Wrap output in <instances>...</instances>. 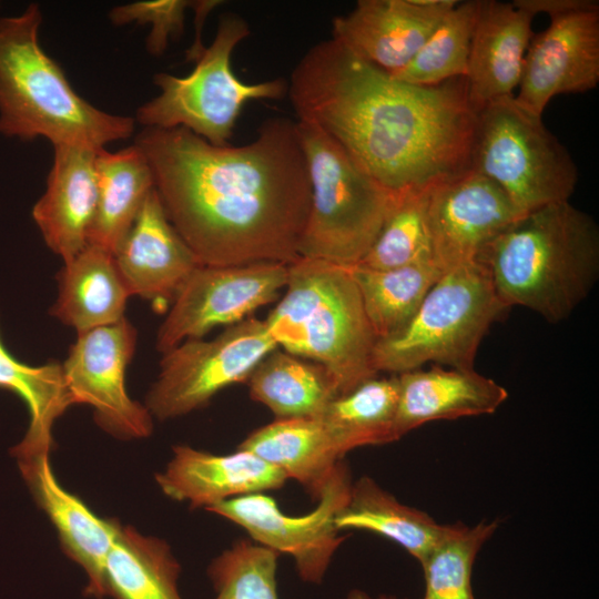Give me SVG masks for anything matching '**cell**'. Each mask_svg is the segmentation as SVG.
I'll return each instance as SVG.
<instances>
[{
	"label": "cell",
	"mask_w": 599,
	"mask_h": 599,
	"mask_svg": "<svg viewBox=\"0 0 599 599\" xmlns=\"http://www.w3.org/2000/svg\"><path fill=\"white\" fill-rule=\"evenodd\" d=\"M515 2L534 17L538 13H545L549 18L598 3L595 0H515Z\"/></svg>",
	"instance_id": "obj_37"
},
{
	"label": "cell",
	"mask_w": 599,
	"mask_h": 599,
	"mask_svg": "<svg viewBox=\"0 0 599 599\" xmlns=\"http://www.w3.org/2000/svg\"><path fill=\"white\" fill-rule=\"evenodd\" d=\"M527 48L515 100L541 115L552 98L599 83V2L549 18Z\"/></svg>",
	"instance_id": "obj_15"
},
{
	"label": "cell",
	"mask_w": 599,
	"mask_h": 599,
	"mask_svg": "<svg viewBox=\"0 0 599 599\" xmlns=\"http://www.w3.org/2000/svg\"><path fill=\"white\" fill-rule=\"evenodd\" d=\"M144 153L166 215L202 265H290L311 205L297 132L268 118L243 145H214L184 128H144Z\"/></svg>",
	"instance_id": "obj_1"
},
{
	"label": "cell",
	"mask_w": 599,
	"mask_h": 599,
	"mask_svg": "<svg viewBox=\"0 0 599 599\" xmlns=\"http://www.w3.org/2000/svg\"><path fill=\"white\" fill-rule=\"evenodd\" d=\"M468 167L497 184L520 214L569 201L578 169L537 115L500 98L476 114Z\"/></svg>",
	"instance_id": "obj_9"
},
{
	"label": "cell",
	"mask_w": 599,
	"mask_h": 599,
	"mask_svg": "<svg viewBox=\"0 0 599 599\" xmlns=\"http://www.w3.org/2000/svg\"><path fill=\"white\" fill-rule=\"evenodd\" d=\"M377 339L399 332L444 271L432 260L388 270L349 266Z\"/></svg>",
	"instance_id": "obj_31"
},
{
	"label": "cell",
	"mask_w": 599,
	"mask_h": 599,
	"mask_svg": "<svg viewBox=\"0 0 599 599\" xmlns=\"http://www.w3.org/2000/svg\"><path fill=\"white\" fill-rule=\"evenodd\" d=\"M191 4L192 1L186 0L136 1L112 8L109 19L114 26L150 23L146 50L159 57L166 50L170 39L177 38L183 32L185 11Z\"/></svg>",
	"instance_id": "obj_36"
},
{
	"label": "cell",
	"mask_w": 599,
	"mask_h": 599,
	"mask_svg": "<svg viewBox=\"0 0 599 599\" xmlns=\"http://www.w3.org/2000/svg\"><path fill=\"white\" fill-rule=\"evenodd\" d=\"M338 530L362 529L398 544L420 564L443 536L446 525L399 502L373 478L352 484L346 505L336 515Z\"/></svg>",
	"instance_id": "obj_26"
},
{
	"label": "cell",
	"mask_w": 599,
	"mask_h": 599,
	"mask_svg": "<svg viewBox=\"0 0 599 599\" xmlns=\"http://www.w3.org/2000/svg\"><path fill=\"white\" fill-rule=\"evenodd\" d=\"M98 203L88 244L114 254L154 189L150 164L135 144L116 152H97Z\"/></svg>",
	"instance_id": "obj_25"
},
{
	"label": "cell",
	"mask_w": 599,
	"mask_h": 599,
	"mask_svg": "<svg viewBox=\"0 0 599 599\" xmlns=\"http://www.w3.org/2000/svg\"><path fill=\"white\" fill-rule=\"evenodd\" d=\"M397 400V375H376L331 400L319 418L344 457L358 447L399 439L396 432Z\"/></svg>",
	"instance_id": "obj_30"
},
{
	"label": "cell",
	"mask_w": 599,
	"mask_h": 599,
	"mask_svg": "<svg viewBox=\"0 0 599 599\" xmlns=\"http://www.w3.org/2000/svg\"><path fill=\"white\" fill-rule=\"evenodd\" d=\"M181 567L167 544L121 526L104 564L106 596L113 599H182Z\"/></svg>",
	"instance_id": "obj_29"
},
{
	"label": "cell",
	"mask_w": 599,
	"mask_h": 599,
	"mask_svg": "<svg viewBox=\"0 0 599 599\" xmlns=\"http://www.w3.org/2000/svg\"><path fill=\"white\" fill-rule=\"evenodd\" d=\"M131 296L163 312L202 264L170 222L155 187L145 197L114 254Z\"/></svg>",
	"instance_id": "obj_17"
},
{
	"label": "cell",
	"mask_w": 599,
	"mask_h": 599,
	"mask_svg": "<svg viewBox=\"0 0 599 599\" xmlns=\"http://www.w3.org/2000/svg\"><path fill=\"white\" fill-rule=\"evenodd\" d=\"M136 342V328L123 317L78 334L62 363L74 404L89 405L95 423L122 440L145 438L153 430V416L125 387V370Z\"/></svg>",
	"instance_id": "obj_13"
},
{
	"label": "cell",
	"mask_w": 599,
	"mask_h": 599,
	"mask_svg": "<svg viewBox=\"0 0 599 599\" xmlns=\"http://www.w3.org/2000/svg\"><path fill=\"white\" fill-rule=\"evenodd\" d=\"M282 349L323 366L338 396L377 373V342L349 266L298 257L288 265L285 293L264 319Z\"/></svg>",
	"instance_id": "obj_5"
},
{
	"label": "cell",
	"mask_w": 599,
	"mask_h": 599,
	"mask_svg": "<svg viewBox=\"0 0 599 599\" xmlns=\"http://www.w3.org/2000/svg\"><path fill=\"white\" fill-rule=\"evenodd\" d=\"M302 484L318 497L343 460L319 417L276 418L251 433L238 446Z\"/></svg>",
	"instance_id": "obj_24"
},
{
	"label": "cell",
	"mask_w": 599,
	"mask_h": 599,
	"mask_svg": "<svg viewBox=\"0 0 599 599\" xmlns=\"http://www.w3.org/2000/svg\"><path fill=\"white\" fill-rule=\"evenodd\" d=\"M480 7L481 0L458 1L443 17L412 60L390 75L419 87L465 78Z\"/></svg>",
	"instance_id": "obj_32"
},
{
	"label": "cell",
	"mask_w": 599,
	"mask_h": 599,
	"mask_svg": "<svg viewBox=\"0 0 599 599\" xmlns=\"http://www.w3.org/2000/svg\"><path fill=\"white\" fill-rule=\"evenodd\" d=\"M53 149L47 189L32 216L48 247L64 263L88 245L98 203V151L68 144Z\"/></svg>",
	"instance_id": "obj_20"
},
{
	"label": "cell",
	"mask_w": 599,
	"mask_h": 599,
	"mask_svg": "<svg viewBox=\"0 0 599 599\" xmlns=\"http://www.w3.org/2000/svg\"><path fill=\"white\" fill-rule=\"evenodd\" d=\"M18 465L37 504L54 526L65 555L85 572V595L106 597L104 564L122 525L100 517L64 489L55 478L49 454Z\"/></svg>",
	"instance_id": "obj_18"
},
{
	"label": "cell",
	"mask_w": 599,
	"mask_h": 599,
	"mask_svg": "<svg viewBox=\"0 0 599 599\" xmlns=\"http://www.w3.org/2000/svg\"><path fill=\"white\" fill-rule=\"evenodd\" d=\"M297 121L315 124L390 192L426 189L468 167L476 113L465 78L419 87L331 38L287 82Z\"/></svg>",
	"instance_id": "obj_2"
},
{
	"label": "cell",
	"mask_w": 599,
	"mask_h": 599,
	"mask_svg": "<svg viewBox=\"0 0 599 599\" xmlns=\"http://www.w3.org/2000/svg\"><path fill=\"white\" fill-rule=\"evenodd\" d=\"M397 379L399 438L429 422L494 414L508 398L504 386L474 368H417Z\"/></svg>",
	"instance_id": "obj_22"
},
{
	"label": "cell",
	"mask_w": 599,
	"mask_h": 599,
	"mask_svg": "<svg viewBox=\"0 0 599 599\" xmlns=\"http://www.w3.org/2000/svg\"><path fill=\"white\" fill-rule=\"evenodd\" d=\"M287 278L288 265L281 263L199 266L173 300L158 331L156 349L164 354L217 326L244 321L273 302Z\"/></svg>",
	"instance_id": "obj_12"
},
{
	"label": "cell",
	"mask_w": 599,
	"mask_h": 599,
	"mask_svg": "<svg viewBox=\"0 0 599 599\" xmlns=\"http://www.w3.org/2000/svg\"><path fill=\"white\" fill-rule=\"evenodd\" d=\"M0 387L18 395L29 412L28 429L12 449L18 463L50 455L53 425L74 405L62 364L50 361L40 366L27 365L11 356L0 341Z\"/></svg>",
	"instance_id": "obj_27"
},
{
	"label": "cell",
	"mask_w": 599,
	"mask_h": 599,
	"mask_svg": "<svg viewBox=\"0 0 599 599\" xmlns=\"http://www.w3.org/2000/svg\"><path fill=\"white\" fill-rule=\"evenodd\" d=\"M346 599H397V598L393 596H386V595H382L376 598H373L362 590L354 589L348 593Z\"/></svg>",
	"instance_id": "obj_39"
},
{
	"label": "cell",
	"mask_w": 599,
	"mask_h": 599,
	"mask_svg": "<svg viewBox=\"0 0 599 599\" xmlns=\"http://www.w3.org/2000/svg\"><path fill=\"white\" fill-rule=\"evenodd\" d=\"M222 1L214 0H203V1H192L191 8L195 12V22H196V33L193 44L186 51V60L195 62L205 50L204 45L201 42L202 27L204 24L206 16L217 7Z\"/></svg>",
	"instance_id": "obj_38"
},
{
	"label": "cell",
	"mask_w": 599,
	"mask_h": 599,
	"mask_svg": "<svg viewBox=\"0 0 599 599\" xmlns=\"http://www.w3.org/2000/svg\"><path fill=\"white\" fill-rule=\"evenodd\" d=\"M250 32L241 16L224 13L211 45L195 61L192 72L153 77L160 93L138 109L135 121L144 128H184L211 144H227L245 103L280 100L287 94L283 78L248 83L234 73L233 51Z\"/></svg>",
	"instance_id": "obj_8"
},
{
	"label": "cell",
	"mask_w": 599,
	"mask_h": 599,
	"mask_svg": "<svg viewBox=\"0 0 599 599\" xmlns=\"http://www.w3.org/2000/svg\"><path fill=\"white\" fill-rule=\"evenodd\" d=\"M41 22L37 3L18 16L0 18V133L95 151L130 138L135 120L102 111L81 98L43 51Z\"/></svg>",
	"instance_id": "obj_4"
},
{
	"label": "cell",
	"mask_w": 599,
	"mask_h": 599,
	"mask_svg": "<svg viewBox=\"0 0 599 599\" xmlns=\"http://www.w3.org/2000/svg\"><path fill=\"white\" fill-rule=\"evenodd\" d=\"M521 215L497 184L473 169L434 184L426 201L433 261L444 272L477 262L485 246Z\"/></svg>",
	"instance_id": "obj_14"
},
{
	"label": "cell",
	"mask_w": 599,
	"mask_h": 599,
	"mask_svg": "<svg viewBox=\"0 0 599 599\" xmlns=\"http://www.w3.org/2000/svg\"><path fill=\"white\" fill-rule=\"evenodd\" d=\"M247 384L251 397L276 418L319 417L338 396L323 366L280 347L260 362Z\"/></svg>",
	"instance_id": "obj_28"
},
{
	"label": "cell",
	"mask_w": 599,
	"mask_h": 599,
	"mask_svg": "<svg viewBox=\"0 0 599 599\" xmlns=\"http://www.w3.org/2000/svg\"><path fill=\"white\" fill-rule=\"evenodd\" d=\"M477 262L508 308L522 306L558 323L587 298L599 275V227L569 201L521 215Z\"/></svg>",
	"instance_id": "obj_3"
},
{
	"label": "cell",
	"mask_w": 599,
	"mask_h": 599,
	"mask_svg": "<svg viewBox=\"0 0 599 599\" xmlns=\"http://www.w3.org/2000/svg\"><path fill=\"white\" fill-rule=\"evenodd\" d=\"M352 484L349 469L341 460L318 495L317 506L306 515L288 516L262 493L231 498L206 510L241 526L261 546L291 555L300 577L319 583L345 539L335 518L348 500Z\"/></svg>",
	"instance_id": "obj_11"
},
{
	"label": "cell",
	"mask_w": 599,
	"mask_h": 599,
	"mask_svg": "<svg viewBox=\"0 0 599 599\" xmlns=\"http://www.w3.org/2000/svg\"><path fill=\"white\" fill-rule=\"evenodd\" d=\"M534 18L515 0H481L465 77L468 101L476 114L487 104L514 95L534 35Z\"/></svg>",
	"instance_id": "obj_19"
},
{
	"label": "cell",
	"mask_w": 599,
	"mask_h": 599,
	"mask_svg": "<svg viewBox=\"0 0 599 599\" xmlns=\"http://www.w3.org/2000/svg\"><path fill=\"white\" fill-rule=\"evenodd\" d=\"M429 189H412L395 194L375 241L356 265L388 270L418 261H433L426 223Z\"/></svg>",
	"instance_id": "obj_34"
},
{
	"label": "cell",
	"mask_w": 599,
	"mask_h": 599,
	"mask_svg": "<svg viewBox=\"0 0 599 599\" xmlns=\"http://www.w3.org/2000/svg\"><path fill=\"white\" fill-rule=\"evenodd\" d=\"M457 0H358L332 21V38L393 74L420 49Z\"/></svg>",
	"instance_id": "obj_16"
},
{
	"label": "cell",
	"mask_w": 599,
	"mask_h": 599,
	"mask_svg": "<svg viewBox=\"0 0 599 599\" xmlns=\"http://www.w3.org/2000/svg\"><path fill=\"white\" fill-rule=\"evenodd\" d=\"M278 552L240 540L216 557L207 569L214 599H277Z\"/></svg>",
	"instance_id": "obj_35"
},
{
	"label": "cell",
	"mask_w": 599,
	"mask_h": 599,
	"mask_svg": "<svg viewBox=\"0 0 599 599\" xmlns=\"http://www.w3.org/2000/svg\"><path fill=\"white\" fill-rule=\"evenodd\" d=\"M277 347L265 321L256 318L227 326L209 341H184L162 354L145 406L160 420L202 408L222 389L247 382L260 362Z\"/></svg>",
	"instance_id": "obj_10"
},
{
	"label": "cell",
	"mask_w": 599,
	"mask_h": 599,
	"mask_svg": "<svg viewBox=\"0 0 599 599\" xmlns=\"http://www.w3.org/2000/svg\"><path fill=\"white\" fill-rule=\"evenodd\" d=\"M506 309L480 263L446 270L409 322L377 339L374 370L398 375L429 362L473 369L484 336Z\"/></svg>",
	"instance_id": "obj_7"
},
{
	"label": "cell",
	"mask_w": 599,
	"mask_h": 599,
	"mask_svg": "<svg viewBox=\"0 0 599 599\" xmlns=\"http://www.w3.org/2000/svg\"><path fill=\"white\" fill-rule=\"evenodd\" d=\"M296 122L311 182L300 257L356 265L375 241L396 193L378 183L318 126Z\"/></svg>",
	"instance_id": "obj_6"
},
{
	"label": "cell",
	"mask_w": 599,
	"mask_h": 599,
	"mask_svg": "<svg viewBox=\"0 0 599 599\" xmlns=\"http://www.w3.org/2000/svg\"><path fill=\"white\" fill-rule=\"evenodd\" d=\"M129 297L113 254L88 244L58 273V296L50 314L81 334L125 317Z\"/></svg>",
	"instance_id": "obj_23"
},
{
	"label": "cell",
	"mask_w": 599,
	"mask_h": 599,
	"mask_svg": "<svg viewBox=\"0 0 599 599\" xmlns=\"http://www.w3.org/2000/svg\"><path fill=\"white\" fill-rule=\"evenodd\" d=\"M498 528V521H480L471 527L461 522L446 529L424 561L423 599H475L473 566L484 544Z\"/></svg>",
	"instance_id": "obj_33"
},
{
	"label": "cell",
	"mask_w": 599,
	"mask_h": 599,
	"mask_svg": "<svg viewBox=\"0 0 599 599\" xmlns=\"http://www.w3.org/2000/svg\"><path fill=\"white\" fill-rule=\"evenodd\" d=\"M155 480L171 499L206 509L238 496L278 489L287 477L247 450L214 455L176 445L173 457Z\"/></svg>",
	"instance_id": "obj_21"
}]
</instances>
